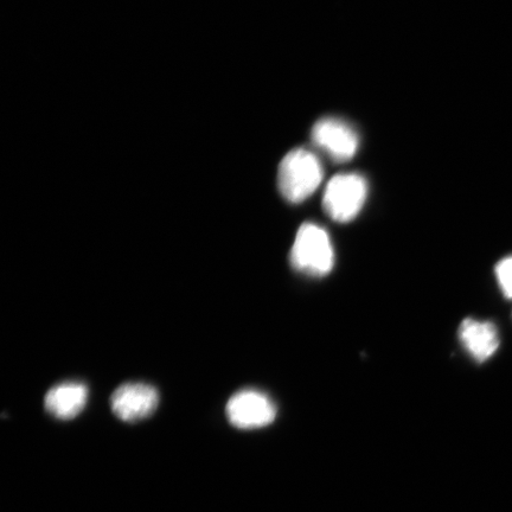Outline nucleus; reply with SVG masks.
I'll return each mask as SVG.
<instances>
[{"instance_id":"nucleus-9","label":"nucleus","mask_w":512,"mask_h":512,"mask_svg":"<svg viewBox=\"0 0 512 512\" xmlns=\"http://www.w3.org/2000/svg\"><path fill=\"white\" fill-rule=\"evenodd\" d=\"M496 275L504 296L512 299V256L499 262Z\"/></svg>"},{"instance_id":"nucleus-3","label":"nucleus","mask_w":512,"mask_h":512,"mask_svg":"<svg viewBox=\"0 0 512 512\" xmlns=\"http://www.w3.org/2000/svg\"><path fill=\"white\" fill-rule=\"evenodd\" d=\"M366 179L357 174H343L331 179L325 189L323 206L332 220L345 223L360 214L367 200Z\"/></svg>"},{"instance_id":"nucleus-7","label":"nucleus","mask_w":512,"mask_h":512,"mask_svg":"<svg viewBox=\"0 0 512 512\" xmlns=\"http://www.w3.org/2000/svg\"><path fill=\"white\" fill-rule=\"evenodd\" d=\"M88 389L79 382H64L51 388L44 400L47 411L57 419L76 418L85 408Z\"/></svg>"},{"instance_id":"nucleus-2","label":"nucleus","mask_w":512,"mask_h":512,"mask_svg":"<svg viewBox=\"0 0 512 512\" xmlns=\"http://www.w3.org/2000/svg\"><path fill=\"white\" fill-rule=\"evenodd\" d=\"M291 264L297 271L324 277L334 267V248L325 229L305 223L298 230L291 251Z\"/></svg>"},{"instance_id":"nucleus-5","label":"nucleus","mask_w":512,"mask_h":512,"mask_svg":"<svg viewBox=\"0 0 512 512\" xmlns=\"http://www.w3.org/2000/svg\"><path fill=\"white\" fill-rule=\"evenodd\" d=\"M311 137L313 143L338 163L354 157L360 144L352 127L334 118L319 120L312 128Z\"/></svg>"},{"instance_id":"nucleus-4","label":"nucleus","mask_w":512,"mask_h":512,"mask_svg":"<svg viewBox=\"0 0 512 512\" xmlns=\"http://www.w3.org/2000/svg\"><path fill=\"white\" fill-rule=\"evenodd\" d=\"M277 415V408L264 393L258 390H242L229 400L227 416L238 428H260L272 424Z\"/></svg>"},{"instance_id":"nucleus-8","label":"nucleus","mask_w":512,"mask_h":512,"mask_svg":"<svg viewBox=\"0 0 512 512\" xmlns=\"http://www.w3.org/2000/svg\"><path fill=\"white\" fill-rule=\"evenodd\" d=\"M459 338L465 349L478 362H485L499 347L496 326L489 322L465 319L459 329Z\"/></svg>"},{"instance_id":"nucleus-1","label":"nucleus","mask_w":512,"mask_h":512,"mask_svg":"<svg viewBox=\"0 0 512 512\" xmlns=\"http://www.w3.org/2000/svg\"><path fill=\"white\" fill-rule=\"evenodd\" d=\"M323 168L309 150L296 149L281 160L278 185L288 202L300 203L309 198L323 181Z\"/></svg>"},{"instance_id":"nucleus-6","label":"nucleus","mask_w":512,"mask_h":512,"mask_svg":"<svg viewBox=\"0 0 512 512\" xmlns=\"http://www.w3.org/2000/svg\"><path fill=\"white\" fill-rule=\"evenodd\" d=\"M158 402V392L149 384L126 383L113 393L111 407L119 419L137 422L149 418L156 411Z\"/></svg>"}]
</instances>
